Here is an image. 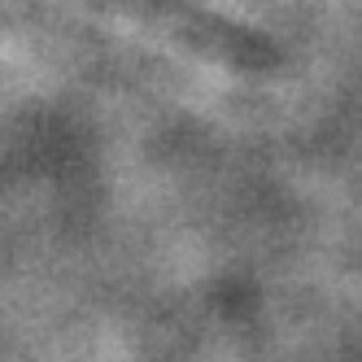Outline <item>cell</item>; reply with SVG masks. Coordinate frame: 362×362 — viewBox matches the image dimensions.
<instances>
[{
    "mask_svg": "<svg viewBox=\"0 0 362 362\" xmlns=\"http://www.w3.org/2000/svg\"><path fill=\"white\" fill-rule=\"evenodd\" d=\"M114 5L132 9V13H144L148 22H162V27H175V31H197V35H236V31H249V27H236V22L218 18L214 9L192 5V0H114Z\"/></svg>",
    "mask_w": 362,
    "mask_h": 362,
    "instance_id": "cell-1",
    "label": "cell"
}]
</instances>
